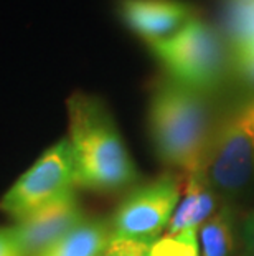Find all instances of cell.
Instances as JSON below:
<instances>
[{
    "label": "cell",
    "mask_w": 254,
    "mask_h": 256,
    "mask_svg": "<svg viewBox=\"0 0 254 256\" xmlns=\"http://www.w3.org/2000/svg\"><path fill=\"white\" fill-rule=\"evenodd\" d=\"M149 134L155 154L178 176L205 170L215 119L208 94L160 76L149 98Z\"/></svg>",
    "instance_id": "obj_1"
},
{
    "label": "cell",
    "mask_w": 254,
    "mask_h": 256,
    "mask_svg": "<svg viewBox=\"0 0 254 256\" xmlns=\"http://www.w3.org/2000/svg\"><path fill=\"white\" fill-rule=\"evenodd\" d=\"M66 110L76 187L116 192L136 182V164L106 102L78 91L68 98Z\"/></svg>",
    "instance_id": "obj_2"
},
{
    "label": "cell",
    "mask_w": 254,
    "mask_h": 256,
    "mask_svg": "<svg viewBox=\"0 0 254 256\" xmlns=\"http://www.w3.org/2000/svg\"><path fill=\"white\" fill-rule=\"evenodd\" d=\"M149 50L169 78L208 96L223 86L231 70L225 35L202 17Z\"/></svg>",
    "instance_id": "obj_3"
},
{
    "label": "cell",
    "mask_w": 254,
    "mask_h": 256,
    "mask_svg": "<svg viewBox=\"0 0 254 256\" xmlns=\"http://www.w3.org/2000/svg\"><path fill=\"white\" fill-rule=\"evenodd\" d=\"M205 174L220 197H235L250 184L254 174V98L216 121Z\"/></svg>",
    "instance_id": "obj_4"
},
{
    "label": "cell",
    "mask_w": 254,
    "mask_h": 256,
    "mask_svg": "<svg viewBox=\"0 0 254 256\" xmlns=\"http://www.w3.org/2000/svg\"><path fill=\"white\" fill-rule=\"evenodd\" d=\"M76 172L68 139L43 152L41 157L15 182L0 200V208L21 220L45 206L74 194Z\"/></svg>",
    "instance_id": "obj_5"
},
{
    "label": "cell",
    "mask_w": 254,
    "mask_h": 256,
    "mask_svg": "<svg viewBox=\"0 0 254 256\" xmlns=\"http://www.w3.org/2000/svg\"><path fill=\"white\" fill-rule=\"evenodd\" d=\"M183 178L167 174L132 190L109 222L112 240L154 243L167 230L182 197Z\"/></svg>",
    "instance_id": "obj_6"
},
{
    "label": "cell",
    "mask_w": 254,
    "mask_h": 256,
    "mask_svg": "<svg viewBox=\"0 0 254 256\" xmlns=\"http://www.w3.org/2000/svg\"><path fill=\"white\" fill-rule=\"evenodd\" d=\"M116 5L122 24L147 46L169 40L200 17L187 0H117Z\"/></svg>",
    "instance_id": "obj_7"
},
{
    "label": "cell",
    "mask_w": 254,
    "mask_h": 256,
    "mask_svg": "<svg viewBox=\"0 0 254 256\" xmlns=\"http://www.w3.org/2000/svg\"><path fill=\"white\" fill-rule=\"evenodd\" d=\"M84 220L74 194L17 222L12 226L21 256H40Z\"/></svg>",
    "instance_id": "obj_8"
},
{
    "label": "cell",
    "mask_w": 254,
    "mask_h": 256,
    "mask_svg": "<svg viewBox=\"0 0 254 256\" xmlns=\"http://www.w3.org/2000/svg\"><path fill=\"white\" fill-rule=\"evenodd\" d=\"M220 208V194L210 184L205 170L193 172L185 177L182 197L167 226V233L200 230Z\"/></svg>",
    "instance_id": "obj_9"
},
{
    "label": "cell",
    "mask_w": 254,
    "mask_h": 256,
    "mask_svg": "<svg viewBox=\"0 0 254 256\" xmlns=\"http://www.w3.org/2000/svg\"><path fill=\"white\" fill-rule=\"evenodd\" d=\"M111 242L109 222L84 218L40 256H104Z\"/></svg>",
    "instance_id": "obj_10"
},
{
    "label": "cell",
    "mask_w": 254,
    "mask_h": 256,
    "mask_svg": "<svg viewBox=\"0 0 254 256\" xmlns=\"http://www.w3.org/2000/svg\"><path fill=\"white\" fill-rule=\"evenodd\" d=\"M200 256H231L235 248V216L223 205L200 226Z\"/></svg>",
    "instance_id": "obj_11"
},
{
    "label": "cell",
    "mask_w": 254,
    "mask_h": 256,
    "mask_svg": "<svg viewBox=\"0 0 254 256\" xmlns=\"http://www.w3.org/2000/svg\"><path fill=\"white\" fill-rule=\"evenodd\" d=\"M225 24V38L231 48L254 43V0H218Z\"/></svg>",
    "instance_id": "obj_12"
},
{
    "label": "cell",
    "mask_w": 254,
    "mask_h": 256,
    "mask_svg": "<svg viewBox=\"0 0 254 256\" xmlns=\"http://www.w3.org/2000/svg\"><path fill=\"white\" fill-rule=\"evenodd\" d=\"M150 256H200L197 230L159 236L150 246Z\"/></svg>",
    "instance_id": "obj_13"
},
{
    "label": "cell",
    "mask_w": 254,
    "mask_h": 256,
    "mask_svg": "<svg viewBox=\"0 0 254 256\" xmlns=\"http://www.w3.org/2000/svg\"><path fill=\"white\" fill-rule=\"evenodd\" d=\"M230 53H231V72L243 83L254 88V43L231 48Z\"/></svg>",
    "instance_id": "obj_14"
},
{
    "label": "cell",
    "mask_w": 254,
    "mask_h": 256,
    "mask_svg": "<svg viewBox=\"0 0 254 256\" xmlns=\"http://www.w3.org/2000/svg\"><path fill=\"white\" fill-rule=\"evenodd\" d=\"M150 246H152V243L112 240L104 256H150Z\"/></svg>",
    "instance_id": "obj_15"
},
{
    "label": "cell",
    "mask_w": 254,
    "mask_h": 256,
    "mask_svg": "<svg viewBox=\"0 0 254 256\" xmlns=\"http://www.w3.org/2000/svg\"><path fill=\"white\" fill-rule=\"evenodd\" d=\"M0 256H21L12 228H0Z\"/></svg>",
    "instance_id": "obj_16"
},
{
    "label": "cell",
    "mask_w": 254,
    "mask_h": 256,
    "mask_svg": "<svg viewBox=\"0 0 254 256\" xmlns=\"http://www.w3.org/2000/svg\"><path fill=\"white\" fill-rule=\"evenodd\" d=\"M241 236L245 244V254L254 256V210H251L243 220Z\"/></svg>",
    "instance_id": "obj_17"
},
{
    "label": "cell",
    "mask_w": 254,
    "mask_h": 256,
    "mask_svg": "<svg viewBox=\"0 0 254 256\" xmlns=\"http://www.w3.org/2000/svg\"><path fill=\"white\" fill-rule=\"evenodd\" d=\"M243 256H250V254H245V253H243Z\"/></svg>",
    "instance_id": "obj_18"
}]
</instances>
